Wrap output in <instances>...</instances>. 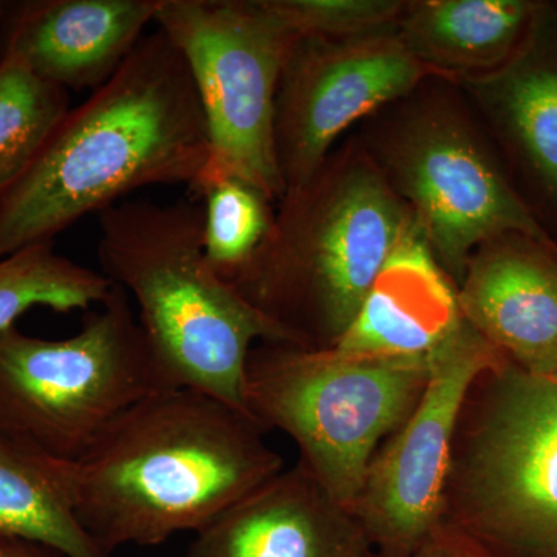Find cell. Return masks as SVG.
<instances>
[{"instance_id": "1", "label": "cell", "mask_w": 557, "mask_h": 557, "mask_svg": "<svg viewBox=\"0 0 557 557\" xmlns=\"http://www.w3.org/2000/svg\"><path fill=\"white\" fill-rule=\"evenodd\" d=\"M209 152L207 119L188 65L157 28L108 83L70 108L0 200V259L51 244L135 190L193 188Z\"/></svg>"}, {"instance_id": "2", "label": "cell", "mask_w": 557, "mask_h": 557, "mask_svg": "<svg viewBox=\"0 0 557 557\" xmlns=\"http://www.w3.org/2000/svg\"><path fill=\"white\" fill-rule=\"evenodd\" d=\"M282 469L255 418L190 388L135 403L64 463L73 511L109 553L199 533Z\"/></svg>"}, {"instance_id": "3", "label": "cell", "mask_w": 557, "mask_h": 557, "mask_svg": "<svg viewBox=\"0 0 557 557\" xmlns=\"http://www.w3.org/2000/svg\"><path fill=\"white\" fill-rule=\"evenodd\" d=\"M98 218L101 273L134 298L171 386L248 413L245 370L252 346L289 341L209 265L203 207L127 199Z\"/></svg>"}, {"instance_id": "4", "label": "cell", "mask_w": 557, "mask_h": 557, "mask_svg": "<svg viewBox=\"0 0 557 557\" xmlns=\"http://www.w3.org/2000/svg\"><path fill=\"white\" fill-rule=\"evenodd\" d=\"M413 222L384 172L327 160L285 194L269 239L230 284L293 346L333 348Z\"/></svg>"}, {"instance_id": "5", "label": "cell", "mask_w": 557, "mask_h": 557, "mask_svg": "<svg viewBox=\"0 0 557 557\" xmlns=\"http://www.w3.org/2000/svg\"><path fill=\"white\" fill-rule=\"evenodd\" d=\"M443 523L486 557H557V372L534 375L507 358L474 380Z\"/></svg>"}, {"instance_id": "6", "label": "cell", "mask_w": 557, "mask_h": 557, "mask_svg": "<svg viewBox=\"0 0 557 557\" xmlns=\"http://www.w3.org/2000/svg\"><path fill=\"white\" fill-rule=\"evenodd\" d=\"M429 373L431 357L262 343L248 357L245 406L265 431L288 435L299 463L354 511L373 457L416 409Z\"/></svg>"}, {"instance_id": "7", "label": "cell", "mask_w": 557, "mask_h": 557, "mask_svg": "<svg viewBox=\"0 0 557 557\" xmlns=\"http://www.w3.org/2000/svg\"><path fill=\"white\" fill-rule=\"evenodd\" d=\"M168 388L175 387L116 285L70 338L16 325L0 333V429L54 460H78L120 413Z\"/></svg>"}, {"instance_id": "8", "label": "cell", "mask_w": 557, "mask_h": 557, "mask_svg": "<svg viewBox=\"0 0 557 557\" xmlns=\"http://www.w3.org/2000/svg\"><path fill=\"white\" fill-rule=\"evenodd\" d=\"M153 22L185 58L207 119L211 152L190 190L236 177L282 201L274 116L300 36L265 0H159Z\"/></svg>"}, {"instance_id": "9", "label": "cell", "mask_w": 557, "mask_h": 557, "mask_svg": "<svg viewBox=\"0 0 557 557\" xmlns=\"http://www.w3.org/2000/svg\"><path fill=\"white\" fill-rule=\"evenodd\" d=\"M386 166L387 182L457 287L487 242L518 234L553 247L478 138L453 113L428 110L406 123L388 145Z\"/></svg>"}, {"instance_id": "10", "label": "cell", "mask_w": 557, "mask_h": 557, "mask_svg": "<svg viewBox=\"0 0 557 557\" xmlns=\"http://www.w3.org/2000/svg\"><path fill=\"white\" fill-rule=\"evenodd\" d=\"M504 355L463 321L431 355L416 409L370 463L354 515L380 557L408 556L443 525L454 435L469 387Z\"/></svg>"}, {"instance_id": "11", "label": "cell", "mask_w": 557, "mask_h": 557, "mask_svg": "<svg viewBox=\"0 0 557 557\" xmlns=\"http://www.w3.org/2000/svg\"><path fill=\"white\" fill-rule=\"evenodd\" d=\"M429 72L397 33L299 38L282 73L274 116L278 170L287 193L321 171L335 139L355 121L409 94Z\"/></svg>"}, {"instance_id": "12", "label": "cell", "mask_w": 557, "mask_h": 557, "mask_svg": "<svg viewBox=\"0 0 557 557\" xmlns=\"http://www.w3.org/2000/svg\"><path fill=\"white\" fill-rule=\"evenodd\" d=\"M159 0H0V58L70 91L108 83L145 38Z\"/></svg>"}, {"instance_id": "13", "label": "cell", "mask_w": 557, "mask_h": 557, "mask_svg": "<svg viewBox=\"0 0 557 557\" xmlns=\"http://www.w3.org/2000/svg\"><path fill=\"white\" fill-rule=\"evenodd\" d=\"M375 556L354 511L299 461L196 533L188 549V557Z\"/></svg>"}, {"instance_id": "14", "label": "cell", "mask_w": 557, "mask_h": 557, "mask_svg": "<svg viewBox=\"0 0 557 557\" xmlns=\"http://www.w3.org/2000/svg\"><path fill=\"white\" fill-rule=\"evenodd\" d=\"M552 248L518 234L487 242L457 287L465 321L534 375L557 372V258Z\"/></svg>"}, {"instance_id": "15", "label": "cell", "mask_w": 557, "mask_h": 557, "mask_svg": "<svg viewBox=\"0 0 557 557\" xmlns=\"http://www.w3.org/2000/svg\"><path fill=\"white\" fill-rule=\"evenodd\" d=\"M463 321L457 285L413 222L335 348L361 357L428 358Z\"/></svg>"}, {"instance_id": "16", "label": "cell", "mask_w": 557, "mask_h": 557, "mask_svg": "<svg viewBox=\"0 0 557 557\" xmlns=\"http://www.w3.org/2000/svg\"><path fill=\"white\" fill-rule=\"evenodd\" d=\"M534 11L523 0L409 3L397 35L429 70L487 69L508 57Z\"/></svg>"}, {"instance_id": "17", "label": "cell", "mask_w": 557, "mask_h": 557, "mask_svg": "<svg viewBox=\"0 0 557 557\" xmlns=\"http://www.w3.org/2000/svg\"><path fill=\"white\" fill-rule=\"evenodd\" d=\"M64 463L0 429V536L39 542L65 557H112L76 518Z\"/></svg>"}, {"instance_id": "18", "label": "cell", "mask_w": 557, "mask_h": 557, "mask_svg": "<svg viewBox=\"0 0 557 557\" xmlns=\"http://www.w3.org/2000/svg\"><path fill=\"white\" fill-rule=\"evenodd\" d=\"M112 287L104 274L61 256L54 242L21 249L0 259V333L38 307L58 313L94 309Z\"/></svg>"}, {"instance_id": "19", "label": "cell", "mask_w": 557, "mask_h": 557, "mask_svg": "<svg viewBox=\"0 0 557 557\" xmlns=\"http://www.w3.org/2000/svg\"><path fill=\"white\" fill-rule=\"evenodd\" d=\"M557 201V65L519 62L478 83Z\"/></svg>"}, {"instance_id": "20", "label": "cell", "mask_w": 557, "mask_h": 557, "mask_svg": "<svg viewBox=\"0 0 557 557\" xmlns=\"http://www.w3.org/2000/svg\"><path fill=\"white\" fill-rule=\"evenodd\" d=\"M70 110L67 90L0 58V200L5 197Z\"/></svg>"}, {"instance_id": "21", "label": "cell", "mask_w": 557, "mask_h": 557, "mask_svg": "<svg viewBox=\"0 0 557 557\" xmlns=\"http://www.w3.org/2000/svg\"><path fill=\"white\" fill-rule=\"evenodd\" d=\"M197 196L203 200L205 256L230 282L269 239L276 219L271 214L273 201L236 177L211 183Z\"/></svg>"}, {"instance_id": "22", "label": "cell", "mask_w": 557, "mask_h": 557, "mask_svg": "<svg viewBox=\"0 0 557 557\" xmlns=\"http://www.w3.org/2000/svg\"><path fill=\"white\" fill-rule=\"evenodd\" d=\"M300 38H362L387 32L409 3L399 0H265Z\"/></svg>"}, {"instance_id": "23", "label": "cell", "mask_w": 557, "mask_h": 557, "mask_svg": "<svg viewBox=\"0 0 557 557\" xmlns=\"http://www.w3.org/2000/svg\"><path fill=\"white\" fill-rule=\"evenodd\" d=\"M375 557H380L376 555ZM403 557H486L472 542L443 523L417 549Z\"/></svg>"}, {"instance_id": "24", "label": "cell", "mask_w": 557, "mask_h": 557, "mask_svg": "<svg viewBox=\"0 0 557 557\" xmlns=\"http://www.w3.org/2000/svg\"><path fill=\"white\" fill-rule=\"evenodd\" d=\"M0 557H65L57 549L21 537L0 536Z\"/></svg>"}]
</instances>
